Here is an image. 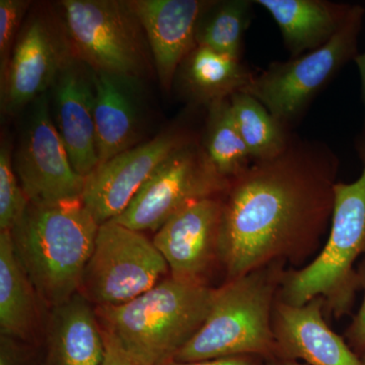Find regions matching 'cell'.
Returning a JSON list of instances; mask_svg holds the SVG:
<instances>
[{
	"label": "cell",
	"instance_id": "obj_14",
	"mask_svg": "<svg viewBox=\"0 0 365 365\" xmlns=\"http://www.w3.org/2000/svg\"><path fill=\"white\" fill-rule=\"evenodd\" d=\"M49 95L53 122L72 167L86 179L98 165L93 69L72 55Z\"/></svg>",
	"mask_w": 365,
	"mask_h": 365
},
{
	"label": "cell",
	"instance_id": "obj_15",
	"mask_svg": "<svg viewBox=\"0 0 365 365\" xmlns=\"http://www.w3.org/2000/svg\"><path fill=\"white\" fill-rule=\"evenodd\" d=\"M273 332L277 359L307 365H365L325 319V300L316 297L302 306L276 299Z\"/></svg>",
	"mask_w": 365,
	"mask_h": 365
},
{
	"label": "cell",
	"instance_id": "obj_29",
	"mask_svg": "<svg viewBox=\"0 0 365 365\" xmlns=\"http://www.w3.org/2000/svg\"><path fill=\"white\" fill-rule=\"evenodd\" d=\"M102 332L105 350L101 365H146L127 351L111 334L104 330Z\"/></svg>",
	"mask_w": 365,
	"mask_h": 365
},
{
	"label": "cell",
	"instance_id": "obj_20",
	"mask_svg": "<svg viewBox=\"0 0 365 365\" xmlns=\"http://www.w3.org/2000/svg\"><path fill=\"white\" fill-rule=\"evenodd\" d=\"M279 26L292 58L318 49L339 31L351 6L324 0H257Z\"/></svg>",
	"mask_w": 365,
	"mask_h": 365
},
{
	"label": "cell",
	"instance_id": "obj_4",
	"mask_svg": "<svg viewBox=\"0 0 365 365\" xmlns=\"http://www.w3.org/2000/svg\"><path fill=\"white\" fill-rule=\"evenodd\" d=\"M284 265L281 262L270 264L215 288L202 327L173 360L192 362L240 355L277 357L272 318Z\"/></svg>",
	"mask_w": 365,
	"mask_h": 365
},
{
	"label": "cell",
	"instance_id": "obj_32",
	"mask_svg": "<svg viewBox=\"0 0 365 365\" xmlns=\"http://www.w3.org/2000/svg\"><path fill=\"white\" fill-rule=\"evenodd\" d=\"M274 365H307L304 362L299 361V360H289V359H279V361L276 362Z\"/></svg>",
	"mask_w": 365,
	"mask_h": 365
},
{
	"label": "cell",
	"instance_id": "obj_17",
	"mask_svg": "<svg viewBox=\"0 0 365 365\" xmlns=\"http://www.w3.org/2000/svg\"><path fill=\"white\" fill-rule=\"evenodd\" d=\"M148 38L160 86L169 91L179 67L196 47L199 19L210 1L131 0Z\"/></svg>",
	"mask_w": 365,
	"mask_h": 365
},
{
	"label": "cell",
	"instance_id": "obj_1",
	"mask_svg": "<svg viewBox=\"0 0 365 365\" xmlns=\"http://www.w3.org/2000/svg\"><path fill=\"white\" fill-rule=\"evenodd\" d=\"M338 169L325 144L290 140L230 180L220 230L227 280L278 262L299 266L313 255L331 225Z\"/></svg>",
	"mask_w": 365,
	"mask_h": 365
},
{
	"label": "cell",
	"instance_id": "obj_5",
	"mask_svg": "<svg viewBox=\"0 0 365 365\" xmlns=\"http://www.w3.org/2000/svg\"><path fill=\"white\" fill-rule=\"evenodd\" d=\"M364 169L356 181L336 182L330 235L309 265L283 274L277 299L302 306L316 297L325 300V312L341 318L349 313L359 289L354 264L365 254V138L359 148Z\"/></svg>",
	"mask_w": 365,
	"mask_h": 365
},
{
	"label": "cell",
	"instance_id": "obj_21",
	"mask_svg": "<svg viewBox=\"0 0 365 365\" xmlns=\"http://www.w3.org/2000/svg\"><path fill=\"white\" fill-rule=\"evenodd\" d=\"M178 72L185 96L207 107L244 91L254 78L241 59L198 45L184 59Z\"/></svg>",
	"mask_w": 365,
	"mask_h": 365
},
{
	"label": "cell",
	"instance_id": "obj_19",
	"mask_svg": "<svg viewBox=\"0 0 365 365\" xmlns=\"http://www.w3.org/2000/svg\"><path fill=\"white\" fill-rule=\"evenodd\" d=\"M45 309L16 257L11 232H0V335L37 346L44 328Z\"/></svg>",
	"mask_w": 365,
	"mask_h": 365
},
{
	"label": "cell",
	"instance_id": "obj_2",
	"mask_svg": "<svg viewBox=\"0 0 365 365\" xmlns=\"http://www.w3.org/2000/svg\"><path fill=\"white\" fill-rule=\"evenodd\" d=\"M100 225L83 200L29 204L11 230L14 249L48 309L78 294Z\"/></svg>",
	"mask_w": 365,
	"mask_h": 365
},
{
	"label": "cell",
	"instance_id": "obj_33",
	"mask_svg": "<svg viewBox=\"0 0 365 365\" xmlns=\"http://www.w3.org/2000/svg\"><path fill=\"white\" fill-rule=\"evenodd\" d=\"M361 359H362V361H364V364H365V352L362 353Z\"/></svg>",
	"mask_w": 365,
	"mask_h": 365
},
{
	"label": "cell",
	"instance_id": "obj_24",
	"mask_svg": "<svg viewBox=\"0 0 365 365\" xmlns=\"http://www.w3.org/2000/svg\"><path fill=\"white\" fill-rule=\"evenodd\" d=\"M253 4L249 0L209 2L197 25V45L241 58L242 40L251 23Z\"/></svg>",
	"mask_w": 365,
	"mask_h": 365
},
{
	"label": "cell",
	"instance_id": "obj_27",
	"mask_svg": "<svg viewBox=\"0 0 365 365\" xmlns=\"http://www.w3.org/2000/svg\"><path fill=\"white\" fill-rule=\"evenodd\" d=\"M0 365H39L37 346L0 335Z\"/></svg>",
	"mask_w": 365,
	"mask_h": 365
},
{
	"label": "cell",
	"instance_id": "obj_16",
	"mask_svg": "<svg viewBox=\"0 0 365 365\" xmlns=\"http://www.w3.org/2000/svg\"><path fill=\"white\" fill-rule=\"evenodd\" d=\"M98 165L138 145L144 114L143 79L93 71Z\"/></svg>",
	"mask_w": 365,
	"mask_h": 365
},
{
	"label": "cell",
	"instance_id": "obj_3",
	"mask_svg": "<svg viewBox=\"0 0 365 365\" xmlns=\"http://www.w3.org/2000/svg\"><path fill=\"white\" fill-rule=\"evenodd\" d=\"M215 288L168 276L136 299L96 307L98 323L125 349L146 365H163L200 330Z\"/></svg>",
	"mask_w": 365,
	"mask_h": 365
},
{
	"label": "cell",
	"instance_id": "obj_7",
	"mask_svg": "<svg viewBox=\"0 0 365 365\" xmlns=\"http://www.w3.org/2000/svg\"><path fill=\"white\" fill-rule=\"evenodd\" d=\"M364 14L361 6H351L339 31L325 45L288 61L273 62L242 91L256 98L285 127L297 121L314 95L359 55Z\"/></svg>",
	"mask_w": 365,
	"mask_h": 365
},
{
	"label": "cell",
	"instance_id": "obj_28",
	"mask_svg": "<svg viewBox=\"0 0 365 365\" xmlns=\"http://www.w3.org/2000/svg\"><path fill=\"white\" fill-rule=\"evenodd\" d=\"M359 288L364 292V302L359 312L353 318L351 324L346 330V339L349 342L350 347L357 351L365 352V260L359 270Z\"/></svg>",
	"mask_w": 365,
	"mask_h": 365
},
{
	"label": "cell",
	"instance_id": "obj_23",
	"mask_svg": "<svg viewBox=\"0 0 365 365\" xmlns=\"http://www.w3.org/2000/svg\"><path fill=\"white\" fill-rule=\"evenodd\" d=\"M230 100L235 124L253 160H269L287 150L292 140L287 127L265 106L245 91Z\"/></svg>",
	"mask_w": 365,
	"mask_h": 365
},
{
	"label": "cell",
	"instance_id": "obj_18",
	"mask_svg": "<svg viewBox=\"0 0 365 365\" xmlns=\"http://www.w3.org/2000/svg\"><path fill=\"white\" fill-rule=\"evenodd\" d=\"M39 365H101L104 338L96 307L81 294L47 309Z\"/></svg>",
	"mask_w": 365,
	"mask_h": 365
},
{
	"label": "cell",
	"instance_id": "obj_22",
	"mask_svg": "<svg viewBox=\"0 0 365 365\" xmlns=\"http://www.w3.org/2000/svg\"><path fill=\"white\" fill-rule=\"evenodd\" d=\"M202 146L213 167L228 181L254 162L235 124L230 98L208 106Z\"/></svg>",
	"mask_w": 365,
	"mask_h": 365
},
{
	"label": "cell",
	"instance_id": "obj_26",
	"mask_svg": "<svg viewBox=\"0 0 365 365\" xmlns=\"http://www.w3.org/2000/svg\"><path fill=\"white\" fill-rule=\"evenodd\" d=\"M29 6L25 0H0V81L6 76Z\"/></svg>",
	"mask_w": 365,
	"mask_h": 365
},
{
	"label": "cell",
	"instance_id": "obj_31",
	"mask_svg": "<svg viewBox=\"0 0 365 365\" xmlns=\"http://www.w3.org/2000/svg\"><path fill=\"white\" fill-rule=\"evenodd\" d=\"M355 63L359 67L360 73V78H361V90H362V101H364V138H365V51L361 54L357 55L354 59Z\"/></svg>",
	"mask_w": 365,
	"mask_h": 365
},
{
	"label": "cell",
	"instance_id": "obj_11",
	"mask_svg": "<svg viewBox=\"0 0 365 365\" xmlns=\"http://www.w3.org/2000/svg\"><path fill=\"white\" fill-rule=\"evenodd\" d=\"M72 55L63 21L57 24L45 14L31 16L21 26L0 81L2 112L18 114L50 91Z\"/></svg>",
	"mask_w": 365,
	"mask_h": 365
},
{
	"label": "cell",
	"instance_id": "obj_13",
	"mask_svg": "<svg viewBox=\"0 0 365 365\" xmlns=\"http://www.w3.org/2000/svg\"><path fill=\"white\" fill-rule=\"evenodd\" d=\"M188 140L177 132H165L93 170L86 178L83 202L98 225L121 215L163 160Z\"/></svg>",
	"mask_w": 365,
	"mask_h": 365
},
{
	"label": "cell",
	"instance_id": "obj_9",
	"mask_svg": "<svg viewBox=\"0 0 365 365\" xmlns=\"http://www.w3.org/2000/svg\"><path fill=\"white\" fill-rule=\"evenodd\" d=\"M230 181L220 176L202 144L189 140L170 153L141 187L115 222L143 232H157L189 204L222 196Z\"/></svg>",
	"mask_w": 365,
	"mask_h": 365
},
{
	"label": "cell",
	"instance_id": "obj_30",
	"mask_svg": "<svg viewBox=\"0 0 365 365\" xmlns=\"http://www.w3.org/2000/svg\"><path fill=\"white\" fill-rule=\"evenodd\" d=\"M266 359L256 355L222 357V359L201 360V361L180 362L170 360L163 365H267Z\"/></svg>",
	"mask_w": 365,
	"mask_h": 365
},
{
	"label": "cell",
	"instance_id": "obj_8",
	"mask_svg": "<svg viewBox=\"0 0 365 365\" xmlns=\"http://www.w3.org/2000/svg\"><path fill=\"white\" fill-rule=\"evenodd\" d=\"M169 275L153 241L143 232L110 220L98 227L78 294L95 307L120 306Z\"/></svg>",
	"mask_w": 365,
	"mask_h": 365
},
{
	"label": "cell",
	"instance_id": "obj_10",
	"mask_svg": "<svg viewBox=\"0 0 365 365\" xmlns=\"http://www.w3.org/2000/svg\"><path fill=\"white\" fill-rule=\"evenodd\" d=\"M13 160L31 204L55 205L83 200L86 179L72 167L53 122L49 91L29 106Z\"/></svg>",
	"mask_w": 365,
	"mask_h": 365
},
{
	"label": "cell",
	"instance_id": "obj_12",
	"mask_svg": "<svg viewBox=\"0 0 365 365\" xmlns=\"http://www.w3.org/2000/svg\"><path fill=\"white\" fill-rule=\"evenodd\" d=\"M222 195L189 204L155 232L153 242L165 259L170 277L208 285L209 273L215 263L220 264Z\"/></svg>",
	"mask_w": 365,
	"mask_h": 365
},
{
	"label": "cell",
	"instance_id": "obj_6",
	"mask_svg": "<svg viewBox=\"0 0 365 365\" xmlns=\"http://www.w3.org/2000/svg\"><path fill=\"white\" fill-rule=\"evenodd\" d=\"M60 6L72 52L91 69L141 79L155 71L131 1L63 0Z\"/></svg>",
	"mask_w": 365,
	"mask_h": 365
},
{
	"label": "cell",
	"instance_id": "obj_25",
	"mask_svg": "<svg viewBox=\"0 0 365 365\" xmlns=\"http://www.w3.org/2000/svg\"><path fill=\"white\" fill-rule=\"evenodd\" d=\"M11 148L2 141L0 148V232H11L28 209L25 192L14 168Z\"/></svg>",
	"mask_w": 365,
	"mask_h": 365
}]
</instances>
